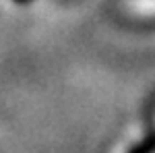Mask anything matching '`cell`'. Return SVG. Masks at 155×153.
Here are the masks:
<instances>
[{
  "instance_id": "6da1fadb",
  "label": "cell",
  "mask_w": 155,
  "mask_h": 153,
  "mask_svg": "<svg viewBox=\"0 0 155 153\" xmlns=\"http://www.w3.org/2000/svg\"><path fill=\"white\" fill-rule=\"evenodd\" d=\"M128 153H155V130H151L141 143H137Z\"/></svg>"
},
{
  "instance_id": "7a4b0ae2",
  "label": "cell",
  "mask_w": 155,
  "mask_h": 153,
  "mask_svg": "<svg viewBox=\"0 0 155 153\" xmlns=\"http://www.w3.org/2000/svg\"><path fill=\"white\" fill-rule=\"evenodd\" d=\"M15 2H17V4H29L31 0H15Z\"/></svg>"
}]
</instances>
